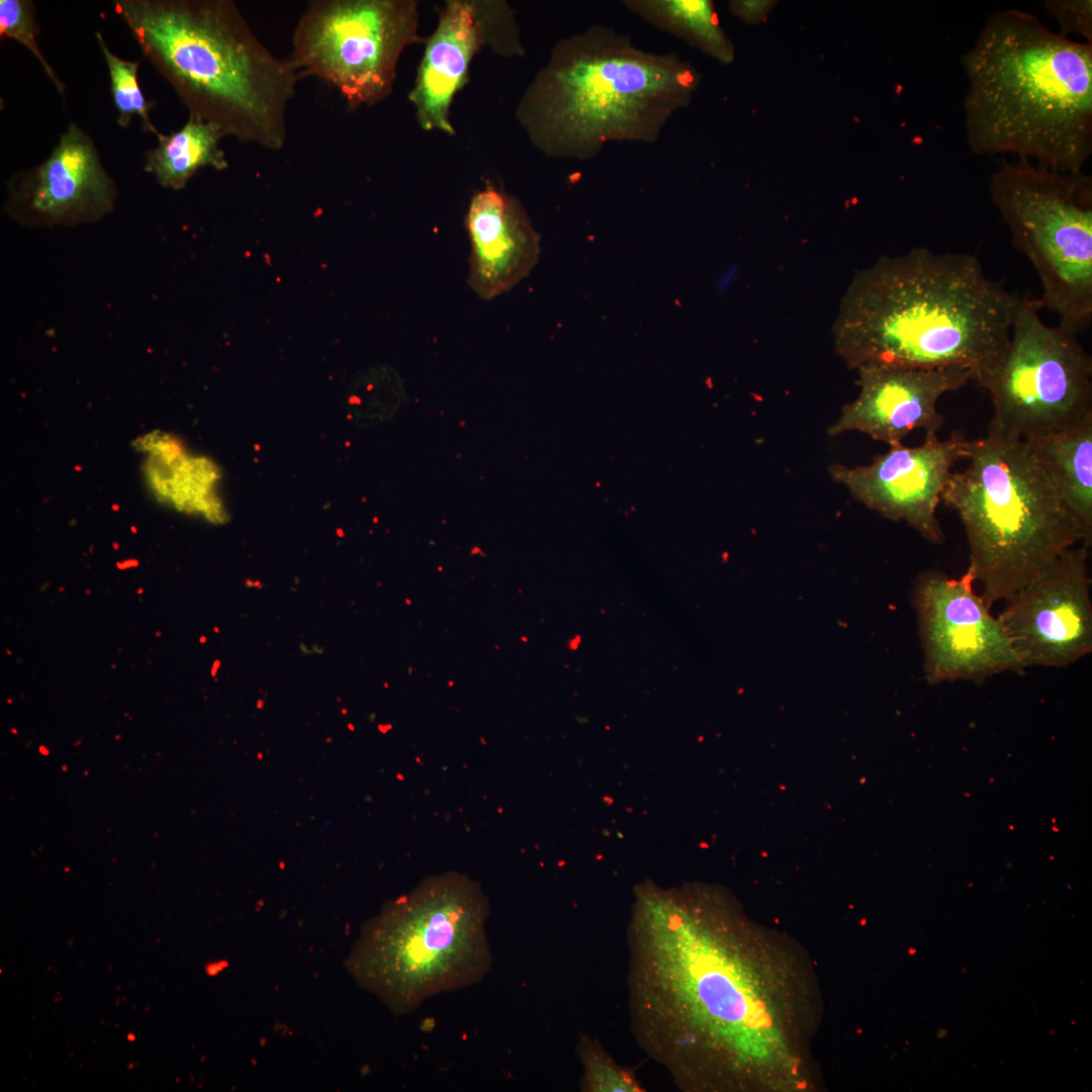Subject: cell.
I'll return each instance as SVG.
<instances>
[{"instance_id": "6da1fadb", "label": "cell", "mask_w": 1092, "mask_h": 1092, "mask_svg": "<svg viewBox=\"0 0 1092 1092\" xmlns=\"http://www.w3.org/2000/svg\"><path fill=\"white\" fill-rule=\"evenodd\" d=\"M1020 298L975 255L920 247L882 256L848 286L835 349L854 369L962 366L984 387L1008 347Z\"/></svg>"}, {"instance_id": "7a4b0ae2", "label": "cell", "mask_w": 1092, "mask_h": 1092, "mask_svg": "<svg viewBox=\"0 0 1092 1092\" xmlns=\"http://www.w3.org/2000/svg\"><path fill=\"white\" fill-rule=\"evenodd\" d=\"M965 133L976 155H1015L1080 172L1092 154V44L1032 13L990 14L961 56Z\"/></svg>"}, {"instance_id": "3957f363", "label": "cell", "mask_w": 1092, "mask_h": 1092, "mask_svg": "<svg viewBox=\"0 0 1092 1092\" xmlns=\"http://www.w3.org/2000/svg\"><path fill=\"white\" fill-rule=\"evenodd\" d=\"M115 12L189 114L225 135L270 151L287 138L286 112L299 79L275 57L234 1L115 0Z\"/></svg>"}, {"instance_id": "277c9868", "label": "cell", "mask_w": 1092, "mask_h": 1092, "mask_svg": "<svg viewBox=\"0 0 1092 1092\" xmlns=\"http://www.w3.org/2000/svg\"><path fill=\"white\" fill-rule=\"evenodd\" d=\"M696 84L678 56L645 52L598 25L556 44L517 116L546 155L589 159L612 142H654Z\"/></svg>"}, {"instance_id": "5b68a950", "label": "cell", "mask_w": 1092, "mask_h": 1092, "mask_svg": "<svg viewBox=\"0 0 1092 1092\" xmlns=\"http://www.w3.org/2000/svg\"><path fill=\"white\" fill-rule=\"evenodd\" d=\"M967 459L964 470L950 473L941 500L965 527L968 570L982 584L990 609L1010 599L1063 551L1085 542L1024 440L987 435L971 441Z\"/></svg>"}, {"instance_id": "8992f818", "label": "cell", "mask_w": 1092, "mask_h": 1092, "mask_svg": "<svg viewBox=\"0 0 1092 1092\" xmlns=\"http://www.w3.org/2000/svg\"><path fill=\"white\" fill-rule=\"evenodd\" d=\"M989 193L1013 246L1037 274L1040 308L1078 335L1092 320V176L1004 159Z\"/></svg>"}, {"instance_id": "52a82bcc", "label": "cell", "mask_w": 1092, "mask_h": 1092, "mask_svg": "<svg viewBox=\"0 0 1092 1092\" xmlns=\"http://www.w3.org/2000/svg\"><path fill=\"white\" fill-rule=\"evenodd\" d=\"M488 903L456 874L432 877L399 901L379 946L380 974L403 1009L463 988L488 971Z\"/></svg>"}, {"instance_id": "ba28073f", "label": "cell", "mask_w": 1092, "mask_h": 1092, "mask_svg": "<svg viewBox=\"0 0 1092 1092\" xmlns=\"http://www.w3.org/2000/svg\"><path fill=\"white\" fill-rule=\"evenodd\" d=\"M1037 299L1020 298L1005 354L985 384L994 415L988 435L1057 433L1092 414V358L1077 335L1045 325Z\"/></svg>"}, {"instance_id": "9c48e42d", "label": "cell", "mask_w": 1092, "mask_h": 1092, "mask_svg": "<svg viewBox=\"0 0 1092 1092\" xmlns=\"http://www.w3.org/2000/svg\"><path fill=\"white\" fill-rule=\"evenodd\" d=\"M414 0H313L300 16L288 58L300 77L337 89L349 108L391 92L403 50L418 39Z\"/></svg>"}, {"instance_id": "30bf717a", "label": "cell", "mask_w": 1092, "mask_h": 1092, "mask_svg": "<svg viewBox=\"0 0 1092 1092\" xmlns=\"http://www.w3.org/2000/svg\"><path fill=\"white\" fill-rule=\"evenodd\" d=\"M969 570L960 578L931 570L916 582L915 606L924 652V672L932 684L982 681L1025 667L998 617L973 589Z\"/></svg>"}, {"instance_id": "8fae6325", "label": "cell", "mask_w": 1092, "mask_h": 1092, "mask_svg": "<svg viewBox=\"0 0 1092 1092\" xmlns=\"http://www.w3.org/2000/svg\"><path fill=\"white\" fill-rule=\"evenodd\" d=\"M1088 549L1063 551L998 616L1025 668L1064 667L1092 651Z\"/></svg>"}, {"instance_id": "7c38bea8", "label": "cell", "mask_w": 1092, "mask_h": 1092, "mask_svg": "<svg viewBox=\"0 0 1092 1092\" xmlns=\"http://www.w3.org/2000/svg\"><path fill=\"white\" fill-rule=\"evenodd\" d=\"M971 441L960 433L939 440L928 432L917 447L891 445L869 465L829 466L832 479L869 509L904 521L927 541L940 544L943 531L935 512L953 464L968 458Z\"/></svg>"}, {"instance_id": "4fadbf2b", "label": "cell", "mask_w": 1092, "mask_h": 1092, "mask_svg": "<svg viewBox=\"0 0 1092 1092\" xmlns=\"http://www.w3.org/2000/svg\"><path fill=\"white\" fill-rule=\"evenodd\" d=\"M5 210L27 226L78 225L114 208L117 188L93 140L70 122L50 156L7 181Z\"/></svg>"}, {"instance_id": "5bb4252c", "label": "cell", "mask_w": 1092, "mask_h": 1092, "mask_svg": "<svg viewBox=\"0 0 1092 1092\" xmlns=\"http://www.w3.org/2000/svg\"><path fill=\"white\" fill-rule=\"evenodd\" d=\"M509 9L499 2L450 0L440 10L408 99L420 126L454 134L450 107L465 85L471 61L485 44L521 53Z\"/></svg>"}, {"instance_id": "9a60e30c", "label": "cell", "mask_w": 1092, "mask_h": 1092, "mask_svg": "<svg viewBox=\"0 0 1092 1092\" xmlns=\"http://www.w3.org/2000/svg\"><path fill=\"white\" fill-rule=\"evenodd\" d=\"M859 392L827 430L831 437L857 431L895 445L915 429H940L938 399L965 386L971 372L962 366L909 367L866 364L857 368Z\"/></svg>"}, {"instance_id": "2e32d148", "label": "cell", "mask_w": 1092, "mask_h": 1092, "mask_svg": "<svg viewBox=\"0 0 1092 1092\" xmlns=\"http://www.w3.org/2000/svg\"><path fill=\"white\" fill-rule=\"evenodd\" d=\"M465 225L470 242L468 284L482 299L512 289L533 269L539 237L519 200L487 185L471 198Z\"/></svg>"}, {"instance_id": "e0dca14e", "label": "cell", "mask_w": 1092, "mask_h": 1092, "mask_svg": "<svg viewBox=\"0 0 1092 1092\" xmlns=\"http://www.w3.org/2000/svg\"><path fill=\"white\" fill-rule=\"evenodd\" d=\"M1042 465L1065 507L1092 542V414L1079 424L1024 439Z\"/></svg>"}, {"instance_id": "ac0fdd59", "label": "cell", "mask_w": 1092, "mask_h": 1092, "mask_svg": "<svg viewBox=\"0 0 1092 1092\" xmlns=\"http://www.w3.org/2000/svg\"><path fill=\"white\" fill-rule=\"evenodd\" d=\"M223 130L214 122L189 114L186 123L170 134L160 133L156 148L147 151L145 170L166 188L180 190L201 168L229 167L219 141Z\"/></svg>"}, {"instance_id": "d6986e66", "label": "cell", "mask_w": 1092, "mask_h": 1092, "mask_svg": "<svg viewBox=\"0 0 1092 1092\" xmlns=\"http://www.w3.org/2000/svg\"><path fill=\"white\" fill-rule=\"evenodd\" d=\"M626 5L643 19L686 38L714 56L729 60L731 52L711 2L705 0H633Z\"/></svg>"}, {"instance_id": "ffe728a7", "label": "cell", "mask_w": 1092, "mask_h": 1092, "mask_svg": "<svg viewBox=\"0 0 1092 1092\" xmlns=\"http://www.w3.org/2000/svg\"><path fill=\"white\" fill-rule=\"evenodd\" d=\"M97 43L103 54L110 76L113 103L118 111L117 123L127 127L133 116H139L144 130L158 136L161 132L150 118L154 101L148 102L138 83L140 61H126L114 55L107 47L101 32L95 33Z\"/></svg>"}, {"instance_id": "44dd1931", "label": "cell", "mask_w": 1092, "mask_h": 1092, "mask_svg": "<svg viewBox=\"0 0 1092 1092\" xmlns=\"http://www.w3.org/2000/svg\"><path fill=\"white\" fill-rule=\"evenodd\" d=\"M35 5L30 0H0V32L20 42L37 59L44 73L63 96L64 83L48 63L36 41L39 30L34 18Z\"/></svg>"}, {"instance_id": "7402d4cb", "label": "cell", "mask_w": 1092, "mask_h": 1092, "mask_svg": "<svg viewBox=\"0 0 1092 1092\" xmlns=\"http://www.w3.org/2000/svg\"><path fill=\"white\" fill-rule=\"evenodd\" d=\"M1045 12L1057 22L1061 35H1079L1092 44L1091 0H1045Z\"/></svg>"}, {"instance_id": "603a6c76", "label": "cell", "mask_w": 1092, "mask_h": 1092, "mask_svg": "<svg viewBox=\"0 0 1092 1092\" xmlns=\"http://www.w3.org/2000/svg\"><path fill=\"white\" fill-rule=\"evenodd\" d=\"M593 1088L599 1091H634L633 1080L606 1060L588 1061Z\"/></svg>"}]
</instances>
